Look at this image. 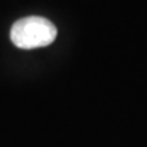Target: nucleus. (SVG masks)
Listing matches in <instances>:
<instances>
[{
    "instance_id": "obj_1",
    "label": "nucleus",
    "mask_w": 147,
    "mask_h": 147,
    "mask_svg": "<svg viewBox=\"0 0 147 147\" xmlns=\"http://www.w3.org/2000/svg\"><path fill=\"white\" fill-rule=\"evenodd\" d=\"M57 36V29L42 16H26L11 27V41L21 49H34L51 45Z\"/></svg>"
}]
</instances>
